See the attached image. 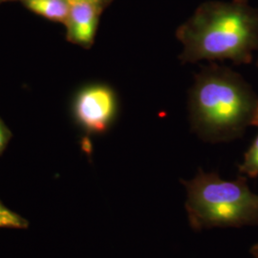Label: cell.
<instances>
[{"label":"cell","mask_w":258,"mask_h":258,"mask_svg":"<svg viewBox=\"0 0 258 258\" xmlns=\"http://www.w3.org/2000/svg\"><path fill=\"white\" fill-rule=\"evenodd\" d=\"M188 108L192 130L206 142L232 141L258 126L257 94L228 67L211 65L195 77Z\"/></svg>","instance_id":"6da1fadb"},{"label":"cell","mask_w":258,"mask_h":258,"mask_svg":"<svg viewBox=\"0 0 258 258\" xmlns=\"http://www.w3.org/2000/svg\"><path fill=\"white\" fill-rule=\"evenodd\" d=\"M184 50L183 62L202 59L249 64L258 50V14L245 0L209 5L177 31Z\"/></svg>","instance_id":"7a4b0ae2"},{"label":"cell","mask_w":258,"mask_h":258,"mask_svg":"<svg viewBox=\"0 0 258 258\" xmlns=\"http://www.w3.org/2000/svg\"><path fill=\"white\" fill-rule=\"evenodd\" d=\"M182 183L187 194L184 207L194 231L257 225L258 194L250 191L246 178L227 181L200 168L192 180Z\"/></svg>","instance_id":"3957f363"},{"label":"cell","mask_w":258,"mask_h":258,"mask_svg":"<svg viewBox=\"0 0 258 258\" xmlns=\"http://www.w3.org/2000/svg\"><path fill=\"white\" fill-rule=\"evenodd\" d=\"M117 111L114 91L103 85L84 88L77 97L75 114L79 122L88 132L101 134L105 132Z\"/></svg>","instance_id":"277c9868"},{"label":"cell","mask_w":258,"mask_h":258,"mask_svg":"<svg viewBox=\"0 0 258 258\" xmlns=\"http://www.w3.org/2000/svg\"><path fill=\"white\" fill-rule=\"evenodd\" d=\"M70 14L68 18L69 37L83 46H90L94 41L98 25L99 5L86 0H68Z\"/></svg>","instance_id":"5b68a950"},{"label":"cell","mask_w":258,"mask_h":258,"mask_svg":"<svg viewBox=\"0 0 258 258\" xmlns=\"http://www.w3.org/2000/svg\"><path fill=\"white\" fill-rule=\"evenodd\" d=\"M29 9L46 19L68 21L70 3L68 0H26Z\"/></svg>","instance_id":"8992f818"},{"label":"cell","mask_w":258,"mask_h":258,"mask_svg":"<svg viewBox=\"0 0 258 258\" xmlns=\"http://www.w3.org/2000/svg\"><path fill=\"white\" fill-rule=\"evenodd\" d=\"M240 173L246 174L249 178L258 176V134L252 142L248 151L245 153L244 162L239 166Z\"/></svg>","instance_id":"52a82bcc"},{"label":"cell","mask_w":258,"mask_h":258,"mask_svg":"<svg viewBox=\"0 0 258 258\" xmlns=\"http://www.w3.org/2000/svg\"><path fill=\"white\" fill-rule=\"evenodd\" d=\"M29 223L17 212L11 211L0 202V228L26 229Z\"/></svg>","instance_id":"ba28073f"},{"label":"cell","mask_w":258,"mask_h":258,"mask_svg":"<svg viewBox=\"0 0 258 258\" xmlns=\"http://www.w3.org/2000/svg\"><path fill=\"white\" fill-rule=\"evenodd\" d=\"M9 140V134L6 127L3 125V123L0 121V154L4 150L7 143Z\"/></svg>","instance_id":"9c48e42d"},{"label":"cell","mask_w":258,"mask_h":258,"mask_svg":"<svg viewBox=\"0 0 258 258\" xmlns=\"http://www.w3.org/2000/svg\"><path fill=\"white\" fill-rule=\"evenodd\" d=\"M250 252H251V254L253 255V257L258 258V244L254 245V246L251 248Z\"/></svg>","instance_id":"30bf717a"},{"label":"cell","mask_w":258,"mask_h":258,"mask_svg":"<svg viewBox=\"0 0 258 258\" xmlns=\"http://www.w3.org/2000/svg\"><path fill=\"white\" fill-rule=\"evenodd\" d=\"M86 1H91V2H94V3H96V4H101L103 0H86Z\"/></svg>","instance_id":"8fae6325"},{"label":"cell","mask_w":258,"mask_h":258,"mask_svg":"<svg viewBox=\"0 0 258 258\" xmlns=\"http://www.w3.org/2000/svg\"><path fill=\"white\" fill-rule=\"evenodd\" d=\"M257 66H258V61H257Z\"/></svg>","instance_id":"7c38bea8"}]
</instances>
